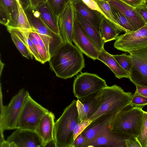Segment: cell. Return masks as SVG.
<instances>
[{"mask_svg": "<svg viewBox=\"0 0 147 147\" xmlns=\"http://www.w3.org/2000/svg\"><path fill=\"white\" fill-rule=\"evenodd\" d=\"M50 67L61 78H70L85 67L83 53L73 44L64 43L49 61Z\"/></svg>", "mask_w": 147, "mask_h": 147, "instance_id": "cell-1", "label": "cell"}, {"mask_svg": "<svg viewBox=\"0 0 147 147\" xmlns=\"http://www.w3.org/2000/svg\"><path fill=\"white\" fill-rule=\"evenodd\" d=\"M143 107L129 103L119 111L111 121V132L125 139L131 137L136 138L142 125Z\"/></svg>", "mask_w": 147, "mask_h": 147, "instance_id": "cell-2", "label": "cell"}, {"mask_svg": "<svg viewBox=\"0 0 147 147\" xmlns=\"http://www.w3.org/2000/svg\"><path fill=\"white\" fill-rule=\"evenodd\" d=\"M132 94L116 85L107 86L96 94L100 107L88 120L92 121L103 115L118 113L130 103Z\"/></svg>", "mask_w": 147, "mask_h": 147, "instance_id": "cell-3", "label": "cell"}, {"mask_svg": "<svg viewBox=\"0 0 147 147\" xmlns=\"http://www.w3.org/2000/svg\"><path fill=\"white\" fill-rule=\"evenodd\" d=\"M81 121L77 107V100H74L55 122L54 140L56 147H74V131Z\"/></svg>", "mask_w": 147, "mask_h": 147, "instance_id": "cell-4", "label": "cell"}, {"mask_svg": "<svg viewBox=\"0 0 147 147\" xmlns=\"http://www.w3.org/2000/svg\"><path fill=\"white\" fill-rule=\"evenodd\" d=\"M25 11L31 29L34 30L42 40L51 59L64 43L62 36L47 26L36 8L29 7Z\"/></svg>", "mask_w": 147, "mask_h": 147, "instance_id": "cell-5", "label": "cell"}, {"mask_svg": "<svg viewBox=\"0 0 147 147\" xmlns=\"http://www.w3.org/2000/svg\"><path fill=\"white\" fill-rule=\"evenodd\" d=\"M28 92L22 88L11 98L7 105L3 106L1 90L0 94V132L16 129V124L25 99Z\"/></svg>", "mask_w": 147, "mask_h": 147, "instance_id": "cell-6", "label": "cell"}, {"mask_svg": "<svg viewBox=\"0 0 147 147\" xmlns=\"http://www.w3.org/2000/svg\"><path fill=\"white\" fill-rule=\"evenodd\" d=\"M49 111L34 101L28 93L24 101L16 129L35 131L42 117Z\"/></svg>", "mask_w": 147, "mask_h": 147, "instance_id": "cell-7", "label": "cell"}, {"mask_svg": "<svg viewBox=\"0 0 147 147\" xmlns=\"http://www.w3.org/2000/svg\"><path fill=\"white\" fill-rule=\"evenodd\" d=\"M107 86L105 80L97 75L81 73L74 80L73 92L76 97L81 99L96 93Z\"/></svg>", "mask_w": 147, "mask_h": 147, "instance_id": "cell-8", "label": "cell"}, {"mask_svg": "<svg viewBox=\"0 0 147 147\" xmlns=\"http://www.w3.org/2000/svg\"><path fill=\"white\" fill-rule=\"evenodd\" d=\"M117 49L128 53L147 47V24L134 32L119 36L114 44Z\"/></svg>", "mask_w": 147, "mask_h": 147, "instance_id": "cell-9", "label": "cell"}, {"mask_svg": "<svg viewBox=\"0 0 147 147\" xmlns=\"http://www.w3.org/2000/svg\"><path fill=\"white\" fill-rule=\"evenodd\" d=\"M128 53L133 64L130 80L135 85L147 87V47Z\"/></svg>", "mask_w": 147, "mask_h": 147, "instance_id": "cell-10", "label": "cell"}, {"mask_svg": "<svg viewBox=\"0 0 147 147\" xmlns=\"http://www.w3.org/2000/svg\"><path fill=\"white\" fill-rule=\"evenodd\" d=\"M72 40L83 53L94 61L98 59L100 51L86 34L76 16L72 34Z\"/></svg>", "mask_w": 147, "mask_h": 147, "instance_id": "cell-11", "label": "cell"}, {"mask_svg": "<svg viewBox=\"0 0 147 147\" xmlns=\"http://www.w3.org/2000/svg\"><path fill=\"white\" fill-rule=\"evenodd\" d=\"M76 11L71 0L58 17V24L60 34L64 43L73 44L72 34Z\"/></svg>", "mask_w": 147, "mask_h": 147, "instance_id": "cell-12", "label": "cell"}, {"mask_svg": "<svg viewBox=\"0 0 147 147\" xmlns=\"http://www.w3.org/2000/svg\"><path fill=\"white\" fill-rule=\"evenodd\" d=\"M16 129L6 140L10 147H43L41 140L35 131Z\"/></svg>", "mask_w": 147, "mask_h": 147, "instance_id": "cell-13", "label": "cell"}, {"mask_svg": "<svg viewBox=\"0 0 147 147\" xmlns=\"http://www.w3.org/2000/svg\"><path fill=\"white\" fill-rule=\"evenodd\" d=\"M117 113L103 115L92 121L81 133L86 140L81 147H83L109 127L112 120Z\"/></svg>", "mask_w": 147, "mask_h": 147, "instance_id": "cell-14", "label": "cell"}, {"mask_svg": "<svg viewBox=\"0 0 147 147\" xmlns=\"http://www.w3.org/2000/svg\"><path fill=\"white\" fill-rule=\"evenodd\" d=\"M54 114L48 112L42 117L35 130L41 140L43 147L54 140Z\"/></svg>", "mask_w": 147, "mask_h": 147, "instance_id": "cell-15", "label": "cell"}, {"mask_svg": "<svg viewBox=\"0 0 147 147\" xmlns=\"http://www.w3.org/2000/svg\"><path fill=\"white\" fill-rule=\"evenodd\" d=\"M125 140L111 132L110 126L103 131L95 138L85 144L83 147H126L125 143Z\"/></svg>", "mask_w": 147, "mask_h": 147, "instance_id": "cell-16", "label": "cell"}, {"mask_svg": "<svg viewBox=\"0 0 147 147\" xmlns=\"http://www.w3.org/2000/svg\"><path fill=\"white\" fill-rule=\"evenodd\" d=\"M0 23L8 27L17 28L18 14L16 0H0Z\"/></svg>", "mask_w": 147, "mask_h": 147, "instance_id": "cell-17", "label": "cell"}, {"mask_svg": "<svg viewBox=\"0 0 147 147\" xmlns=\"http://www.w3.org/2000/svg\"><path fill=\"white\" fill-rule=\"evenodd\" d=\"M96 94L77 100L79 115L82 121L88 120L99 109L100 104L95 97Z\"/></svg>", "mask_w": 147, "mask_h": 147, "instance_id": "cell-18", "label": "cell"}, {"mask_svg": "<svg viewBox=\"0 0 147 147\" xmlns=\"http://www.w3.org/2000/svg\"><path fill=\"white\" fill-rule=\"evenodd\" d=\"M107 2L111 6L119 11L129 19L135 30L146 24L135 8L119 0H110Z\"/></svg>", "mask_w": 147, "mask_h": 147, "instance_id": "cell-19", "label": "cell"}, {"mask_svg": "<svg viewBox=\"0 0 147 147\" xmlns=\"http://www.w3.org/2000/svg\"><path fill=\"white\" fill-rule=\"evenodd\" d=\"M72 1L76 11L87 20L99 31L101 20L104 17L99 12L89 8L81 0Z\"/></svg>", "mask_w": 147, "mask_h": 147, "instance_id": "cell-20", "label": "cell"}, {"mask_svg": "<svg viewBox=\"0 0 147 147\" xmlns=\"http://www.w3.org/2000/svg\"><path fill=\"white\" fill-rule=\"evenodd\" d=\"M76 18L86 34L100 51L104 49L105 43L102 40L99 31L87 20L76 12Z\"/></svg>", "mask_w": 147, "mask_h": 147, "instance_id": "cell-21", "label": "cell"}, {"mask_svg": "<svg viewBox=\"0 0 147 147\" xmlns=\"http://www.w3.org/2000/svg\"><path fill=\"white\" fill-rule=\"evenodd\" d=\"M98 59L106 65L117 78L119 79L123 78H129L126 72L115 59L113 55L109 53L104 48L100 51Z\"/></svg>", "mask_w": 147, "mask_h": 147, "instance_id": "cell-22", "label": "cell"}, {"mask_svg": "<svg viewBox=\"0 0 147 147\" xmlns=\"http://www.w3.org/2000/svg\"><path fill=\"white\" fill-rule=\"evenodd\" d=\"M47 26L56 33L60 34L58 24V17L52 10L47 2L40 4L36 8Z\"/></svg>", "mask_w": 147, "mask_h": 147, "instance_id": "cell-23", "label": "cell"}, {"mask_svg": "<svg viewBox=\"0 0 147 147\" xmlns=\"http://www.w3.org/2000/svg\"><path fill=\"white\" fill-rule=\"evenodd\" d=\"M123 31L105 17L102 18L99 32L101 38L105 43L115 40L119 34Z\"/></svg>", "mask_w": 147, "mask_h": 147, "instance_id": "cell-24", "label": "cell"}, {"mask_svg": "<svg viewBox=\"0 0 147 147\" xmlns=\"http://www.w3.org/2000/svg\"><path fill=\"white\" fill-rule=\"evenodd\" d=\"M28 35L38 53L40 62L42 64L49 61L50 58L45 46L38 34L34 30L29 31Z\"/></svg>", "mask_w": 147, "mask_h": 147, "instance_id": "cell-25", "label": "cell"}, {"mask_svg": "<svg viewBox=\"0 0 147 147\" xmlns=\"http://www.w3.org/2000/svg\"><path fill=\"white\" fill-rule=\"evenodd\" d=\"M7 29L9 33L15 34L23 42L35 59L40 62L39 56L38 51L29 36L28 32L30 30L11 27L7 28Z\"/></svg>", "mask_w": 147, "mask_h": 147, "instance_id": "cell-26", "label": "cell"}, {"mask_svg": "<svg viewBox=\"0 0 147 147\" xmlns=\"http://www.w3.org/2000/svg\"><path fill=\"white\" fill-rule=\"evenodd\" d=\"M111 7L115 19L121 29L125 33H130L136 31L130 22L122 13L116 8L111 6Z\"/></svg>", "mask_w": 147, "mask_h": 147, "instance_id": "cell-27", "label": "cell"}, {"mask_svg": "<svg viewBox=\"0 0 147 147\" xmlns=\"http://www.w3.org/2000/svg\"><path fill=\"white\" fill-rule=\"evenodd\" d=\"M113 56L121 67L126 72L129 79L133 66L131 55H127L126 53H123L120 55H113Z\"/></svg>", "mask_w": 147, "mask_h": 147, "instance_id": "cell-28", "label": "cell"}, {"mask_svg": "<svg viewBox=\"0 0 147 147\" xmlns=\"http://www.w3.org/2000/svg\"><path fill=\"white\" fill-rule=\"evenodd\" d=\"M18 14L17 28L20 29L30 30L31 28L27 15L20 2H17Z\"/></svg>", "mask_w": 147, "mask_h": 147, "instance_id": "cell-29", "label": "cell"}, {"mask_svg": "<svg viewBox=\"0 0 147 147\" xmlns=\"http://www.w3.org/2000/svg\"><path fill=\"white\" fill-rule=\"evenodd\" d=\"M136 139L141 147H147V112L144 111L141 129Z\"/></svg>", "mask_w": 147, "mask_h": 147, "instance_id": "cell-30", "label": "cell"}, {"mask_svg": "<svg viewBox=\"0 0 147 147\" xmlns=\"http://www.w3.org/2000/svg\"><path fill=\"white\" fill-rule=\"evenodd\" d=\"M95 1L106 16L107 18L121 29L119 25L114 17L111 6L107 1L102 0Z\"/></svg>", "mask_w": 147, "mask_h": 147, "instance_id": "cell-31", "label": "cell"}, {"mask_svg": "<svg viewBox=\"0 0 147 147\" xmlns=\"http://www.w3.org/2000/svg\"><path fill=\"white\" fill-rule=\"evenodd\" d=\"M11 39L15 46L22 55L28 59L33 58V55L30 52L23 42L16 35L10 33Z\"/></svg>", "mask_w": 147, "mask_h": 147, "instance_id": "cell-32", "label": "cell"}, {"mask_svg": "<svg viewBox=\"0 0 147 147\" xmlns=\"http://www.w3.org/2000/svg\"><path fill=\"white\" fill-rule=\"evenodd\" d=\"M71 0H47V2L57 17Z\"/></svg>", "mask_w": 147, "mask_h": 147, "instance_id": "cell-33", "label": "cell"}, {"mask_svg": "<svg viewBox=\"0 0 147 147\" xmlns=\"http://www.w3.org/2000/svg\"><path fill=\"white\" fill-rule=\"evenodd\" d=\"M133 106H144L147 105V97L134 93L130 103Z\"/></svg>", "mask_w": 147, "mask_h": 147, "instance_id": "cell-34", "label": "cell"}, {"mask_svg": "<svg viewBox=\"0 0 147 147\" xmlns=\"http://www.w3.org/2000/svg\"><path fill=\"white\" fill-rule=\"evenodd\" d=\"M91 122V121L89 120L82 121L80 123L77 125L74 131V140L78 135L82 133Z\"/></svg>", "mask_w": 147, "mask_h": 147, "instance_id": "cell-35", "label": "cell"}, {"mask_svg": "<svg viewBox=\"0 0 147 147\" xmlns=\"http://www.w3.org/2000/svg\"><path fill=\"white\" fill-rule=\"evenodd\" d=\"M81 0L89 8L93 10L99 12L107 18L106 16L102 11L95 0Z\"/></svg>", "mask_w": 147, "mask_h": 147, "instance_id": "cell-36", "label": "cell"}, {"mask_svg": "<svg viewBox=\"0 0 147 147\" xmlns=\"http://www.w3.org/2000/svg\"><path fill=\"white\" fill-rule=\"evenodd\" d=\"M135 8L141 5L145 4V0H119Z\"/></svg>", "mask_w": 147, "mask_h": 147, "instance_id": "cell-37", "label": "cell"}, {"mask_svg": "<svg viewBox=\"0 0 147 147\" xmlns=\"http://www.w3.org/2000/svg\"><path fill=\"white\" fill-rule=\"evenodd\" d=\"M136 9L147 24V6L145 5L139 6L135 8Z\"/></svg>", "mask_w": 147, "mask_h": 147, "instance_id": "cell-38", "label": "cell"}, {"mask_svg": "<svg viewBox=\"0 0 147 147\" xmlns=\"http://www.w3.org/2000/svg\"><path fill=\"white\" fill-rule=\"evenodd\" d=\"M126 147H141L136 138L131 137L125 140Z\"/></svg>", "mask_w": 147, "mask_h": 147, "instance_id": "cell-39", "label": "cell"}, {"mask_svg": "<svg viewBox=\"0 0 147 147\" xmlns=\"http://www.w3.org/2000/svg\"><path fill=\"white\" fill-rule=\"evenodd\" d=\"M85 138L81 133L75 138L74 142V147H81L85 142Z\"/></svg>", "mask_w": 147, "mask_h": 147, "instance_id": "cell-40", "label": "cell"}, {"mask_svg": "<svg viewBox=\"0 0 147 147\" xmlns=\"http://www.w3.org/2000/svg\"><path fill=\"white\" fill-rule=\"evenodd\" d=\"M47 0H28L29 7L31 8H36L40 4L46 2Z\"/></svg>", "mask_w": 147, "mask_h": 147, "instance_id": "cell-41", "label": "cell"}, {"mask_svg": "<svg viewBox=\"0 0 147 147\" xmlns=\"http://www.w3.org/2000/svg\"><path fill=\"white\" fill-rule=\"evenodd\" d=\"M136 90L135 93L143 95L147 94V87L139 85H135Z\"/></svg>", "mask_w": 147, "mask_h": 147, "instance_id": "cell-42", "label": "cell"}, {"mask_svg": "<svg viewBox=\"0 0 147 147\" xmlns=\"http://www.w3.org/2000/svg\"><path fill=\"white\" fill-rule=\"evenodd\" d=\"M20 2L24 11L29 7L28 0H20Z\"/></svg>", "mask_w": 147, "mask_h": 147, "instance_id": "cell-43", "label": "cell"}, {"mask_svg": "<svg viewBox=\"0 0 147 147\" xmlns=\"http://www.w3.org/2000/svg\"><path fill=\"white\" fill-rule=\"evenodd\" d=\"M143 95L144 96H146V97H147V94H144V95Z\"/></svg>", "mask_w": 147, "mask_h": 147, "instance_id": "cell-44", "label": "cell"}, {"mask_svg": "<svg viewBox=\"0 0 147 147\" xmlns=\"http://www.w3.org/2000/svg\"><path fill=\"white\" fill-rule=\"evenodd\" d=\"M104 0V1H108L110 0Z\"/></svg>", "mask_w": 147, "mask_h": 147, "instance_id": "cell-45", "label": "cell"}, {"mask_svg": "<svg viewBox=\"0 0 147 147\" xmlns=\"http://www.w3.org/2000/svg\"><path fill=\"white\" fill-rule=\"evenodd\" d=\"M74 0H72V1H74Z\"/></svg>", "mask_w": 147, "mask_h": 147, "instance_id": "cell-46", "label": "cell"}]
</instances>
